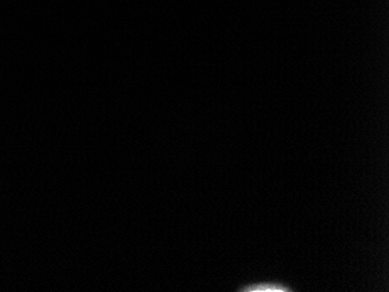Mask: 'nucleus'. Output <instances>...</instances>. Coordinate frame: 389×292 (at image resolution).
I'll return each mask as SVG.
<instances>
[{"label":"nucleus","instance_id":"f257e3e1","mask_svg":"<svg viewBox=\"0 0 389 292\" xmlns=\"http://www.w3.org/2000/svg\"><path fill=\"white\" fill-rule=\"evenodd\" d=\"M240 292H292V287L280 282H259L245 285L239 289Z\"/></svg>","mask_w":389,"mask_h":292}]
</instances>
